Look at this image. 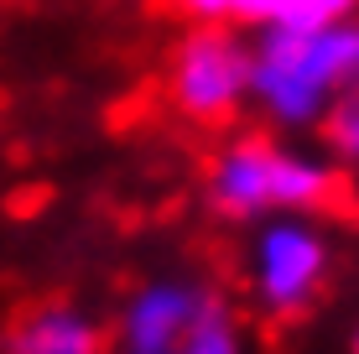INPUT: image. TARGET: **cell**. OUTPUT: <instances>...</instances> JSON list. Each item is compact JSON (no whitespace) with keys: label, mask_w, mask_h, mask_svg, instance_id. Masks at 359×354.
Instances as JSON below:
<instances>
[{"label":"cell","mask_w":359,"mask_h":354,"mask_svg":"<svg viewBox=\"0 0 359 354\" xmlns=\"http://www.w3.org/2000/svg\"><path fill=\"white\" fill-rule=\"evenodd\" d=\"M219 292L198 276H151L120 302L115 313V354H177Z\"/></svg>","instance_id":"5b68a950"},{"label":"cell","mask_w":359,"mask_h":354,"mask_svg":"<svg viewBox=\"0 0 359 354\" xmlns=\"http://www.w3.org/2000/svg\"><path fill=\"white\" fill-rule=\"evenodd\" d=\"M354 354H359V328H354Z\"/></svg>","instance_id":"8fae6325"},{"label":"cell","mask_w":359,"mask_h":354,"mask_svg":"<svg viewBox=\"0 0 359 354\" xmlns=\"http://www.w3.org/2000/svg\"><path fill=\"white\" fill-rule=\"evenodd\" d=\"M167 104L188 125H224L250 104V42L229 27L193 21V32L167 57Z\"/></svg>","instance_id":"277c9868"},{"label":"cell","mask_w":359,"mask_h":354,"mask_svg":"<svg viewBox=\"0 0 359 354\" xmlns=\"http://www.w3.org/2000/svg\"><path fill=\"white\" fill-rule=\"evenodd\" d=\"M359 16V0H255L250 27H328Z\"/></svg>","instance_id":"52a82bcc"},{"label":"cell","mask_w":359,"mask_h":354,"mask_svg":"<svg viewBox=\"0 0 359 354\" xmlns=\"http://www.w3.org/2000/svg\"><path fill=\"white\" fill-rule=\"evenodd\" d=\"M318 130H323V151L333 162L359 172V89L339 94V100L328 104V115L318 120Z\"/></svg>","instance_id":"ba28073f"},{"label":"cell","mask_w":359,"mask_h":354,"mask_svg":"<svg viewBox=\"0 0 359 354\" xmlns=\"http://www.w3.org/2000/svg\"><path fill=\"white\" fill-rule=\"evenodd\" d=\"M188 21H208V27H229V21H250L255 0H172Z\"/></svg>","instance_id":"30bf717a"},{"label":"cell","mask_w":359,"mask_h":354,"mask_svg":"<svg viewBox=\"0 0 359 354\" xmlns=\"http://www.w3.org/2000/svg\"><path fill=\"white\" fill-rule=\"evenodd\" d=\"M177 354H245V334H240V318L229 313L224 297L208 302V313L198 318V328L182 339Z\"/></svg>","instance_id":"9c48e42d"},{"label":"cell","mask_w":359,"mask_h":354,"mask_svg":"<svg viewBox=\"0 0 359 354\" xmlns=\"http://www.w3.org/2000/svg\"><path fill=\"white\" fill-rule=\"evenodd\" d=\"M104 328L73 302H36L6 334V354H104Z\"/></svg>","instance_id":"8992f818"},{"label":"cell","mask_w":359,"mask_h":354,"mask_svg":"<svg viewBox=\"0 0 359 354\" xmlns=\"http://www.w3.org/2000/svg\"><path fill=\"white\" fill-rule=\"evenodd\" d=\"M339 193V162L287 136H234L208 156L203 198L229 224L266 214H323Z\"/></svg>","instance_id":"7a4b0ae2"},{"label":"cell","mask_w":359,"mask_h":354,"mask_svg":"<svg viewBox=\"0 0 359 354\" xmlns=\"http://www.w3.org/2000/svg\"><path fill=\"white\" fill-rule=\"evenodd\" d=\"M359 89V16L328 27H255L250 104L276 136H307L339 94Z\"/></svg>","instance_id":"6da1fadb"},{"label":"cell","mask_w":359,"mask_h":354,"mask_svg":"<svg viewBox=\"0 0 359 354\" xmlns=\"http://www.w3.org/2000/svg\"><path fill=\"white\" fill-rule=\"evenodd\" d=\"M240 271L266 318H302L333 276V235L318 214H266L250 224Z\"/></svg>","instance_id":"3957f363"}]
</instances>
